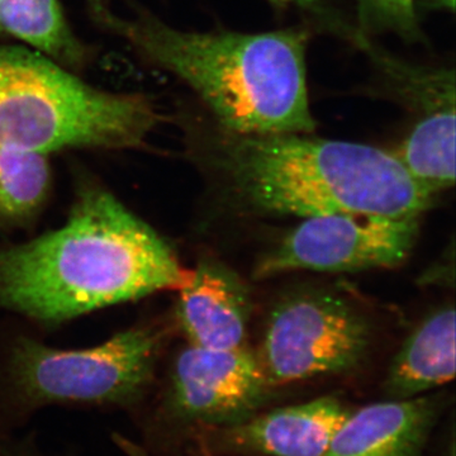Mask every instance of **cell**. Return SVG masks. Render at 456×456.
Returning a JSON list of instances; mask_svg holds the SVG:
<instances>
[{
	"label": "cell",
	"mask_w": 456,
	"mask_h": 456,
	"mask_svg": "<svg viewBox=\"0 0 456 456\" xmlns=\"http://www.w3.org/2000/svg\"><path fill=\"white\" fill-rule=\"evenodd\" d=\"M0 456H47L42 454L31 440L20 441L13 437H0Z\"/></svg>",
	"instance_id": "e0dca14e"
},
{
	"label": "cell",
	"mask_w": 456,
	"mask_h": 456,
	"mask_svg": "<svg viewBox=\"0 0 456 456\" xmlns=\"http://www.w3.org/2000/svg\"><path fill=\"white\" fill-rule=\"evenodd\" d=\"M170 327L145 321L88 349L47 346L25 334L0 341V417L20 422L46 406H110L139 412L156 386Z\"/></svg>",
	"instance_id": "277c9868"
},
{
	"label": "cell",
	"mask_w": 456,
	"mask_h": 456,
	"mask_svg": "<svg viewBox=\"0 0 456 456\" xmlns=\"http://www.w3.org/2000/svg\"><path fill=\"white\" fill-rule=\"evenodd\" d=\"M360 13L368 25L416 40L419 22L415 0H358Z\"/></svg>",
	"instance_id": "2e32d148"
},
{
	"label": "cell",
	"mask_w": 456,
	"mask_h": 456,
	"mask_svg": "<svg viewBox=\"0 0 456 456\" xmlns=\"http://www.w3.org/2000/svg\"><path fill=\"white\" fill-rule=\"evenodd\" d=\"M456 106L443 108L417 119L393 151L411 178L436 196L455 184Z\"/></svg>",
	"instance_id": "4fadbf2b"
},
{
	"label": "cell",
	"mask_w": 456,
	"mask_h": 456,
	"mask_svg": "<svg viewBox=\"0 0 456 456\" xmlns=\"http://www.w3.org/2000/svg\"><path fill=\"white\" fill-rule=\"evenodd\" d=\"M419 232V217L338 213L303 218L257 261L254 278L263 281L296 270L355 273L395 268L412 253Z\"/></svg>",
	"instance_id": "ba28073f"
},
{
	"label": "cell",
	"mask_w": 456,
	"mask_h": 456,
	"mask_svg": "<svg viewBox=\"0 0 456 456\" xmlns=\"http://www.w3.org/2000/svg\"><path fill=\"white\" fill-rule=\"evenodd\" d=\"M158 121L141 95L101 92L40 53L0 46V146L44 155L66 147L134 149Z\"/></svg>",
	"instance_id": "5b68a950"
},
{
	"label": "cell",
	"mask_w": 456,
	"mask_h": 456,
	"mask_svg": "<svg viewBox=\"0 0 456 456\" xmlns=\"http://www.w3.org/2000/svg\"><path fill=\"white\" fill-rule=\"evenodd\" d=\"M351 411L336 397L256 413L218 428V445L264 456H322Z\"/></svg>",
	"instance_id": "9c48e42d"
},
{
	"label": "cell",
	"mask_w": 456,
	"mask_h": 456,
	"mask_svg": "<svg viewBox=\"0 0 456 456\" xmlns=\"http://www.w3.org/2000/svg\"><path fill=\"white\" fill-rule=\"evenodd\" d=\"M49 188L46 156L0 146V228L31 224L46 203Z\"/></svg>",
	"instance_id": "5bb4252c"
},
{
	"label": "cell",
	"mask_w": 456,
	"mask_h": 456,
	"mask_svg": "<svg viewBox=\"0 0 456 456\" xmlns=\"http://www.w3.org/2000/svg\"><path fill=\"white\" fill-rule=\"evenodd\" d=\"M154 64L188 84L213 121L239 134H314L302 29L265 33L184 32L150 16L102 12Z\"/></svg>",
	"instance_id": "3957f363"
},
{
	"label": "cell",
	"mask_w": 456,
	"mask_h": 456,
	"mask_svg": "<svg viewBox=\"0 0 456 456\" xmlns=\"http://www.w3.org/2000/svg\"><path fill=\"white\" fill-rule=\"evenodd\" d=\"M373 332L367 316L344 297H289L270 314L257 358L272 388L341 374L362 364Z\"/></svg>",
	"instance_id": "8992f818"
},
{
	"label": "cell",
	"mask_w": 456,
	"mask_h": 456,
	"mask_svg": "<svg viewBox=\"0 0 456 456\" xmlns=\"http://www.w3.org/2000/svg\"><path fill=\"white\" fill-rule=\"evenodd\" d=\"M441 408L435 395L360 408L350 412L322 456H422Z\"/></svg>",
	"instance_id": "8fae6325"
},
{
	"label": "cell",
	"mask_w": 456,
	"mask_h": 456,
	"mask_svg": "<svg viewBox=\"0 0 456 456\" xmlns=\"http://www.w3.org/2000/svg\"><path fill=\"white\" fill-rule=\"evenodd\" d=\"M0 29L50 56L79 53L57 0H0Z\"/></svg>",
	"instance_id": "9a60e30c"
},
{
	"label": "cell",
	"mask_w": 456,
	"mask_h": 456,
	"mask_svg": "<svg viewBox=\"0 0 456 456\" xmlns=\"http://www.w3.org/2000/svg\"><path fill=\"white\" fill-rule=\"evenodd\" d=\"M179 292L176 320L189 345L217 350L246 345L250 293L236 273L217 261L203 260Z\"/></svg>",
	"instance_id": "30bf717a"
},
{
	"label": "cell",
	"mask_w": 456,
	"mask_h": 456,
	"mask_svg": "<svg viewBox=\"0 0 456 456\" xmlns=\"http://www.w3.org/2000/svg\"><path fill=\"white\" fill-rule=\"evenodd\" d=\"M204 161L237 202L263 215L421 217L435 198L393 152L312 134H239L212 121Z\"/></svg>",
	"instance_id": "7a4b0ae2"
},
{
	"label": "cell",
	"mask_w": 456,
	"mask_h": 456,
	"mask_svg": "<svg viewBox=\"0 0 456 456\" xmlns=\"http://www.w3.org/2000/svg\"><path fill=\"white\" fill-rule=\"evenodd\" d=\"M193 270L103 185H77L64 226L22 244H0V311L45 326L180 290Z\"/></svg>",
	"instance_id": "6da1fadb"
},
{
	"label": "cell",
	"mask_w": 456,
	"mask_h": 456,
	"mask_svg": "<svg viewBox=\"0 0 456 456\" xmlns=\"http://www.w3.org/2000/svg\"><path fill=\"white\" fill-rule=\"evenodd\" d=\"M274 2H287V0H274Z\"/></svg>",
	"instance_id": "d6986e66"
},
{
	"label": "cell",
	"mask_w": 456,
	"mask_h": 456,
	"mask_svg": "<svg viewBox=\"0 0 456 456\" xmlns=\"http://www.w3.org/2000/svg\"><path fill=\"white\" fill-rule=\"evenodd\" d=\"M428 7L437 9H446L452 12L455 9V0H422Z\"/></svg>",
	"instance_id": "ac0fdd59"
},
{
	"label": "cell",
	"mask_w": 456,
	"mask_h": 456,
	"mask_svg": "<svg viewBox=\"0 0 456 456\" xmlns=\"http://www.w3.org/2000/svg\"><path fill=\"white\" fill-rule=\"evenodd\" d=\"M455 377V310L444 305L425 318L402 345L387 374L389 399H410Z\"/></svg>",
	"instance_id": "7c38bea8"
},
{
	"label": "cell",
	"mask_w": 456,
	"mask_h": 456,
	"mask_svg": "<svg viewBox=\"0 0 456 456\" xmlns=\"http://www.w3.org/2000/svg\"><path fill=\"white\" fill-rule=\"evenodd\" d=\"M270 391L257 354L248 345L224 350L189 345L174 360L147 428L237 425L259 413Z\"/></svg>",
	"instance_id": "52a82bcc"
}]
</instances>
